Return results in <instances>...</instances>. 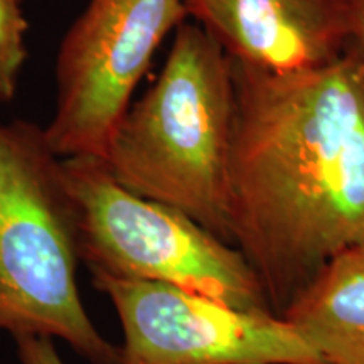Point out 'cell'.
<instances>
[{"label": "cell", "instance_id": "obj_11", "mask_svg": "<svg viewBox=\"0 0 364 364\" xmlns=\"http://www.w3.org/2000/svg\"><path fill=\"white\" fill-rule=\"evenodd\" d=\"M344 4L348 9L353 39L358 41L364 49V0H344Z\"/></svg>", "mask_w": 364, "mask_h": 364}, {"label": "cell", "instance_id": "obj_9", "mask_svg": "<svg viewBox=\"0 0 364 364\" xmlns=\"http://www.w3.org/2000/svg\"><path fill=\"white\" fill-rule=\"evenodd\" d=\"M27 22L22 0H0V103L16 98L27 61Z\"/></svg>", "mask_w": 364, "mask_h": 364}, {"label": "cell", "instance_id": "obj_5", "mask_svg": "<svg viewBox=\"0 0 364 364\" xmlns=\"http://www.w3.org/2000/svg\"><path fill=\"white\" fill-rule=\"evenodd\" d=\"M184 0H88L61 41L56 110L44 127L61 159H105L134 91L171 31Z\"/></svg>", "mask_w": 364, "mask_h": 364}, {"label": "cell", "instance_id": "obj_4", "mask_svg": "<svg viewBox=\"0 0 364 364\" xmlns=\"http://www.w3.org/2000/svg\"><path fill=\"white\" fill-rule=\"evenodd\" d=\"M80 206V255L91 275L161 282L225 306L270 312L257 273L235 245L184 213L140 198L103 159H63Z\"/></svg>", "mask_w": 364, "mask_h": 364}, {"label": "cell", "instance_id": "obj_3", "mask_svg": "<svg viewBox=\"0 0 364 364\" xmlns=\"http://www.w3.org/2000/svg\"><path fill=\"white\" fill-rule=\"evenodd\" d=\"M80 206L43 127L0 122V331L61 339L93 364H118L78 290Z\"/></svg>", "mask_w": 364, "mask_h": 364}, {"label": "cell", "instance_id": "obj_8", "mask_svg": "<svg viewBox=\"0 0 364 364\" xmlns=\"http://www.w3.org/2000/svg\"><path fill=\"white\" fill-rule=\"evenodd\" d=\"M280 317L326 364H364V245L336 255Z\"/></svg>", "mask_w": 364, "mask_h": 364}, {"label": "cell", "instance_id": "obj_1", "mask_svg": "<svg viewBox=\"0 0 364 364\" xmlns=\"http://www.w3.org/2000/svg\"><path fill=\"white\" fill-rule=\"evenodd\" d=\"M231 245L282 316L336 255L364 245V49L273 75L230 59Z\"/></svg>", "mask_w": 364, "mask_h": 364}, {"label": "cell", "instance_id": "obj_2", "mask_svg": "<svg viewBox=\"0 0 364 364\" xmlns=\"http://www.w3.org/2000/svg\"><path fill=\"white\" fill-rule=\"evenodd\" d=\"M233 112L230 58L201 26L184 21L157 80L113 130L103 161L130 193L174 208L231 243Z\"/></svg>", "mask_w": 364, "mask_h": 364}, {"label": "cell", "instance_id": "obj_10", "mask_svg": "<svg viewBox=\"0 0 364 364\" xmlns=\"http://www.w3.org/2000/svg\"><path fill=\"white\" fill-rule=\"evenodd\" d=\"M21 364H65L51 338L22 336L16 338Z\"/></svg>", "mask_w": 364, "mask_h": 364}, {"label": "cell", "instance_id": "obj_6", "mask_svg": "<svg viewBox=\"0 0 364 364\" xmlns=\"http://www.w3.org/2000/svg\"><path fill=\"white\" fill-rule=\"evenodd\" d=\"M124 331L118 364H326L284 318L181 287L91 275Z\"/></svg>", "mask_w": 364, "mask_h": 364}, {"label": "cell", "instance_id": "obj_7", "mask_svg": "<svg viewBox=\"0 0 364 364\" xmlns=\"http://www.w3.org/2000/svg\"><path fill=\"white\" fill-rule=\"evenodd\" d=\"M230 59L273 75L324 68L353 43L344 0H184Z\"/></svg>", "mask_w": 364, "mask_h": 364}]
</instances>
